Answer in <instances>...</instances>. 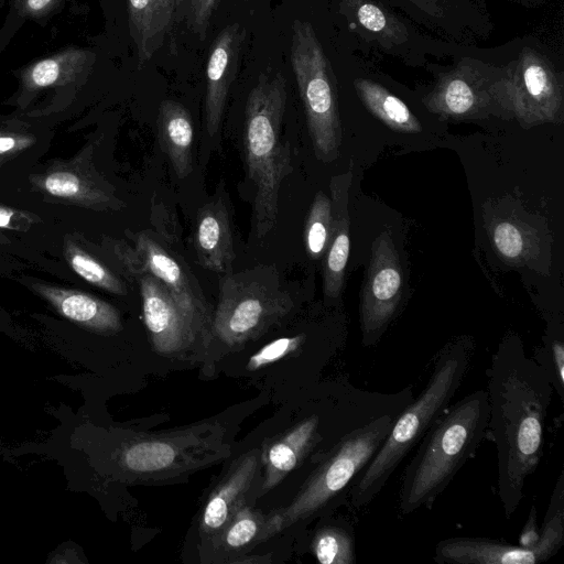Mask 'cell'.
I'll use <instances>...</instances> for the list:
<instances>
[{
	"label": "cell",
	"mask_w": 564,
	"mask_h": 564,
	"mask_svg": "<svg viewBox=\"0 0 564 564\" xmlns=\"http://www.w3.org/2000/svg\"><path fill=\"white\" fill-rule=\"evenodd\" d=\"M340 11L352 17L360 28L376 35L384 46L406 40L404 25L371 0H343Z\"/></svg>",
	"instance_id": "26"
},
{
	"label": "cell",
	"mask_w": 564,
	"mask_h": 564,
	"mask_svg": "<svg viewBox=\"0 0 564 564\" xmlns=\"http://www.w3.org/2000/svg\"><path fill=\"white\" fill-rule=\"evenodd\" d=\"M39 292L69 321L96 333L115 334L122 328L116 307L86 293L46 285Z\"/></svg>",
	"instance_id": "20"
},
{
	"label": "cell",
	"mask_w": 564,
	"mask_h": 564,
	"mask_svg": "<svg viewBox=\"0 0 564 564\" xmlns=\"http://www.w3.org/2000/svg\"><path fill=\"white\" fill-rule=\"evenodd\" d=\"M158 139L180 180L193 171L194 128L191 113L180 102L171 99L160 104Z\"/></svg>",
	"instance_id": "19"
},
{
	"label": "cell",
	"mask_w": 564,
	"mask_h": 564,
	"mask_svg": "<svg viewBox=\"0 0 564 564\" xmlns=\"http://www.w3.org/2000/svg\"><path fill=\"white\" fill-rule=\"evenodd\" d=\"M305 338L304 334H300L293 337H282L272 340L249 358L248 368L257 370L282 359L297 350L303 345Z\"/></svg>",
	"instance_id": "31"
},
{
	"label": "cell",
	"mask_w": 564,
	"mask_h": 564,
	"mask_svg": "<svg viewBox=\"0 0 564 564\" xmlns=\"http://www.w3.org/2000/svg\"><path fill=\"white\" fill-rule=\"evenodd\" d=\"M261 471L260 449L241 455L209 492L199 514L200 536L208 541L217 534L246 497Z\"/></svg>",
	"instance_id": "15"
},
{
	"label": "cell",
	"mask_w": 564,
	"mask_h": 564,
	"mask_svg": "<svg viewBox=\"0 0 564 564\" xmlns=\"http://www.w3.org/2000/svg\"><path fill=\"white\" fill-rule=\"evenodd\" d=\"M291 295L281 288L272 268L224 274L212 316L210 334L228 346L256 339L293 308Z\"/></svg>",
	"instance_id": "6"
},
{
	"label": "cell",
	"mask_w": 564,
	"mask_h": 564,
	"mask_svg": "<svg viewBox=\"0 0 564 564\" xmlns=\"http://www.w3.org/2000/svg\"><path fill=\"white\" fill-rule=\"evenodd\" d=\"M185 0H174V4H175V11L178 10V8L183 4Z\"/></svg>",
	"instance_id": "39"
},
{
	"label": "cell",
	"mask_w": 564,
	"mask_h": 564,
	"mask_svg": "<svg viewBox=\"0 0 564 564\" xmlns=\"http://www.w3.org/2000/svg\"><path fill=\"white\" fill-rule=\"evenodd\" d=\"M160 6L162 7L167 19L173 22L175 15V4L174 0H159Z\"/></svg>",
	"instance_id": "36"
},
{
	"label": "cell",
	"mask_w": 564,
	"mask_h": 564,
	"mask_svg": "<svg viewBox=\"0 0 564 564\" xmlns=\"http://www.w3.org/2000/svg\"><path fill=\"white\" fill-rule=\"evenodd\" d=\"M290 56L314 153L329 163L337 158L341 142L336 78L310 22L293 21Z\"/></svg>",
	"instance_id": "7"
},
{
	"label": "cell",
	"mask_w": 564,
	"mask_h": 564,
	"mask_svg": "<svg viewBox=\"0 0 564 564\" xmlns=\"http://www.w3.org/2000/svg\"><path fill=\"white\" fill-rule=\"evenodd\" d=\"M129 32L139 63H148L161 47L173 22L165 15L159 0H127Z\"/></svg>",
	"instance_id": "22"
},
{
	"label": "cell",
	"mask_w": 564,
	"mask_h": 564,
	"mask_svg": "<svg viewBox=\"0 0 564 564\" xmlns=\"http://www.w3.org/2000/svg\"><path fill=\"white\" fill-rule=\"evenodd\" d=\"M68 253L73 270L84 280L115 294L126 293L122 282L93 257L77 248L69 249Z\"/></svg>",
	"instance_id": "28"
},
{
	"label": "cell",
	"mask_w": 564,
	"mask_h": 564,
	"mask_svg": "<svg viewBox=\"0 0 564 564\" xmlns=\"http://www.w3.org/2000/svg\"><path fill=\"white\" fill-rule=\"evenodd\" d=\"M62 0H15L19 12L26 18L39 19L52 12Z\"/></svg>",
	"instance_id": "34"
},
{
	"label": "cell",
	"mask_w": 564,
	"mask_h": 564,
	"mask_svg": "<svg viewBox=\"0 0 564 564\" xmlns=\"http://www.w3.org/2000/svg\"><path fill=\"white\" fill-rule=\"evenodd\" d=\"M365 107L390 129L403 133H417L422 126L409 107L382 85L366 78L354 82Z\"/></svg>",
	"instance_id": "24"
},
{
	"label": "cell",
	"mask_w": 564,
	"mask_h": 564,
	"mask_svg": "<svg viewBox=\"0 0 564 564\" xmlns=\"http://www.w3.org/2000/svg\"><path fill=\"white\" fill-rule=\"evenodd\" d=\"M561 549L557 544L523 549L487 538L456 536L437 542L433 560L446 564H536L546 562Z\"/></svg>",
	"instance_id": "14"
},
{
	"label": "cell",
	"mask_w": 564,
	"mask_h": 564,
	"mask_svg": "<svg viewBox=\"0 0 564 564\" xmlns=\"http://www.w3.org/2000/svg\"><path fill=\"white\" fill-rule=\"evenodd\" d=\"M144 323L153 349L164 356H184L206 344L210 332L189 315L151 273L138 272Z\"/></svg>",
	"instance_id": "10"
},
{
	"label": "cell",
	"mask_w": 564,
	"mask_h": 564,
	"mask_svg": "<svg viewBox=\"0 0 564 564\" xmlns=\"http://www.w3.org/2000/svg\"><path fill=\"white\" fill-rule=\"evenodd\" d=\"M265 517L250 506L241 505L223 529L207 541L208 551L224 562L261 541ZM227 560V562L229 561Z\"/></svg>",
	"instance_id": "23"
},
{
	"label": "cell",
	"mask_w": 564,
	"mask_h": 564,
	"mask_svg": "<svg viewBox=\"0 0 564 564\" xmlns=\"http://www.w3.org/2000/svg\"><path fill=\"white\" fill-rule=\"evenodd\" d=\"M245 28L226 25L214 40L206 65L205 126L209 137L218 134L228 93L239 64Z\"/></svg>",
	"instance_id": "13"
},
{
	"label": "cell",
	"mask_w": 564,
	"mask_h": 564,
	"mask_svg": "<svg viewBox=\"0 0 564 564\" xmlns=\"http://www.w3.org/2000/svg\"><path fill=\"white\" fill-rule=\"evenodd\" d=\"M371 251L360 295L364 346H372L380 339L397 314L402 294V268L389 232L375 239Z\"/></svg>",
	"instance_id": "11"
},
{
	"label": "cell",
	"mask_w": 564,
	"mask_h": 564,
	"mask_svg": "<svg viewBox=\"0 0 564 564\" xmlns=\"http://www.w3.org/2000/svg\"><path fill=\"white\" fill-rule=\"evenodd\" d=\"M403 410L386 413L352 430L321 457L291 502L265 518L261 541L295 523L332 513L345 503L354 480L378 452Z\"/></svg>",
	"instance_id": "5"
},
{
	"label": "cell",
	"mask_w": 564,
	"mask_h": 564,
	"mask_svg": "<svg viewBox=\"0 0 564 564\" xmlns=\"http://www.w3.org/2000/svg\"><path fill=\"white\" fill-rule=\"evenodd\" d=\"M219 1L220 0H191L188 25L202 40L205 37L212 15L217 9Z\"/></svg>",
	"instance_id": "32"
},
{
	"label": "cell",
	"mask_w": 564,
	"mask_h": 564,
	"mask_svg": "<svg viewBox=\"0 0 564 564\" xmlns=\"http://www.w3.org/2000/svg\"><path fill=\"white\" fill-rule=\"evenodd\" d=\"M492 245L505 260H519L525 251V238L518 225L501 220L492 227Z\"/></svg>",
	"instance_id": "29"
},
{
	"label": "cell",
	"mask_w": 564,
	"mask_h": 564,
	"mask_svg": "<svg viewBox=\"0 0 564 564\" xmlns=\"http://www.w3.org/2000/svg\"><path fill=\"white\" fill-rule=\"evenodd\" d=\"M488 376L486 438L497 448L498 495L509 520L522 501L527 478L536 470L543 455L553 386L546 371L514 339L501 343Z\"/></svg>",
	"instance_id": "1"
},
{
	"label": "cell",
	"mask_w": 564,
	"mask_h": 564,
	"mask_svg": "<svg viewBox=\"0 0 564 564\" xmlns=\"http://www.w3.org/2000/svg\"><path fill=\"white\" fill-rule=\"evenodd\" d=\"M488 421V392L482 389L441 414L404 468L398 500L402 516L434 503L486 438Z\"/></svg>",
	"instance_id": "2"
},
{
	"label": "cell",
	"mask_w": 564,
	"mask_h": 564,
	"mask_svg": "<svg viewBox=\"0 0 564 564\" xmlns=\"http://www.w3.org/2000/svg\"><path fill=\"white\" fill-rule=\"evenodd\" d=\"M94 63L95 54L91 51L67 47L29 65L21 73L22 84L28 90L66 85L88 75Z\"/></svg>",
	"instance_id": "21"
},
{
	"label": "cell",
	"mask_w": 564,
	"mask_h": 564,
	"mask_svg": "<svg viewBox=\"0 0 564 564\" xmlns=\"http://www.w3.org/2000/svg\"><path fill=\"white\" fill-rule=\"evenodd\" d=\"M79 555V549L76 545H61L48 557L47 563H83L85 562Z\"/></svg>",
	"instance_id": "35"
},
{
	"label": "cell",
	"mask_w": 564,
	"mask_h": 564,
	"mask_svg": "<svg viewBox=\"0 0 564 564\" xmlns=\"http://www.w3.org/2000/svg\"><path fill=\"white\" fill-rule=\"evenodd\" d=\"M332 231V203L322 191L317 192L310 207L304 226V243L312 259L325 254Z\"/></svg>",
	"instance_id": "27"
},
{
	"label": "cell",
	"mask_w": 564,
	"mask_h": 564,
	"mask_svg": "<svg viewBox=\"0 0 564 564\" xmlns=\"http://www.w3.org/2000/svg\"><path fill=\"white\" fill-rule=\"evenodd\" d=\"M220 431L196 425L167 434L141 435L124 443L119 465L141 480H156L194 471L217 460L224 448Z\"/></svg>",
	"instance_id": "8"
},
{
	"label": "cell",
	"mask_w": 564,
	"mask_h": 564,
	"mask_svg": "<svg viewBox=\"0 0 564 564\" xmlns=\"http://www.w3.org/2000/svg\"><path fill=\"white\" fill-rule=\"evenodd\" d=\"M498 104L521 123L534 126L560 121L563 108V85L550 61L524 47L496 80Z\"/></svg>",
	"instance_id": "9"
},
{
	"label": "cell",
	"mask_w": 564,
	"mask_h": 564,
	"mask_svg": "<svg viewBox=\"0 0 564 564\" xmlns=\"http://www.w3.org/2000/svg\"><path fill=\"white\" fill-rule=\"evenodd\" d=\"M546 371L550 380L561 399L564 398V341L562 338L552 337L547 340L544 354L533 357Z\"/></svg>",
	"instance_id": "30"
},
{
	"label": "cell",
	"mask_w": 564,
	"mask_h": 564,
	"mask_svg": "<svg viewBox=\"0 0 564 564\" xmlns=\"http://www.w3.org/2000/svg\"><path fill=\"white\" fill-rule=\"evenodd\" d=\"M500 73L480 61L464 58L442 75L423 102L431 112L446 118L474 115L490 99L498 104L495 85Z\"/></svg>",
	"instance_id": "12"
},
{
	"label": "cell",
	"mask_w": 564,
	"mask_h": 564,
	"mask_svg": "<svg viewBox=\"0 0 564 564\" xmlns=\"http://www.w3.org/2000/svg\"><path fill=\"white\" fill-rule=\"evenodd\" d=\"M197 262L206 270L229 273L235 261L230 217L224 198L207 202L197 213L194 228Z\"/></svg>",
	"instance_id": "17"
},
{
	"label": "cell",
	"mask_w": 564,
	"mask_h": 564,
	"mask_svg": "<svg viewBox=\"0 0 564 564\" xmlns=\"http://www.w3.org/2000/svg\"><path fill=\"white\" fill-rule=\"evenodd\" d=\"M286 80L280 72H263L248 94L245 109V159L251 186L252 223L258 238L276 225L279 193L292 172L291 149L282 141Z\"/></svg>",
	"instance_id": "4"
},
{
	"label": "cell",
	"mask_w": 564,
	"mask_h": 564,
	"mask_svg": "<svg viewBox=\"0 0 564 564\" xmlns=\"http://www.w3.org/2000/svg\"><path fill=\"white\" fill-rule=\"evenodd\" d=\"M44 187L54 196L72 197L82 192V182L70 172H55L46 176Z\"/></svg>",
	"instance_id": "33"
},
{
	"label": "cell",
	"mask_w": 564,
	"mask_h": 564,
	"mask_svg": "<svg viewBox=\"0 0 564 564\" xmlns=\"http://www.w3.org/2000/svg\"><path fill=\"white\" fill-rule=\"evenodd\" d=\"M471 346L465 339L446 345L437 355L430 379L398 415L372 459L354 480L348 500L360 510L384 487L393 471L449 406L468 371Z\"/></svg>",
	"instance_id": "3"
},
{
	"label": "cell",
	"mask_w": 564,
	"mask_h": 564,
	"mask_svg": "<svg viewBox=\"0 0 564 564\" xmlns=\"http://www.w3.org/2000/svg\"><path fill=\"white\" fill-rule=\"evenodd\" d=\"M135 246L141 268L154 275L171 292L177 303L210 332L213 315H210L202 294L192 284L180 263L147 235H140Z\"/></svg>",
	"instance_id": "16"
},
{
	"label": "cell",
	"mask_w": 564,
	"mask_h": 564,
	"mask_svg": "<svg viewBox=\"0 0 564 564\" xmlns=\"http://www.w3.org/2000/svg\"><path fill=\"white\" fill-rule=\"evenodd\" d=\"M350 183V172L335 176L330 182L332 231L323 268L324 294L328 299H337L340 295L349 258L350 237L347 203Z\"/></svg>",
	"instance_id": "18"
},
{
	"label": "cell",
	"mask_w": 564,
	"mask_h": 564,
	"mask_svg": "<svg viewBox=\"0 0 564 564\" xmlns=\"http://www.w3.org/2000/svg\"><path fill=\"white\" fill-rule=\"evenodd\" d=\"M17 147V140L12 137H0V154L9 152Z\"/></svg>",
	"instance_id": "37"
},
{
	"label": "cell",
	"mask_w": 564,
	"mask_h": 564,
	"mask_svg": "<svg viewBox=\"0 0 564 564\" xmlns=\"http://www.w3.org/2000/svg\"><path fill=\"white\" fill-rule=\"evenodd\" d=\"M324 514L317 525L311 551L321 564H356V536L352 524L344 518Z\"/></svg>",
	"instance_id": "25"
},
{
	"label": "cell",
	"mask_w": 564,
	"mask_h": 564,
	"mask_svg": "<svg viewBox=\"0 0 564 564\" xmlns=\"http://www.w3.org/2000/svg\"><path fill=\"white\" fill-rule=\"evenodd\" d=\"M245 1H248V0H245Z\"/></svg>",
	"instance_id": "40"
},
{
	"label": "cell",
	"mask_w": 564,
	"mask_h": 564,
	"mask_svg": "<svg viewBox=\"0 0 564 564\" xmlns=\"http://www.w3.org/2000/svg\"><path fill=\"white\" fill-rule=\"evenodd\" d=\"M13 218V212L0 207V228H8Z\"/></svg>",
	"instance_id": "38"
}]
</instances>
